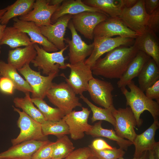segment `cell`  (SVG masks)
Here are the masks:
<instances>
[{
	"instance_id": "cell-1",
	"label": "cell",
	"mask_w": 159,
	"mask_h": 159,
	"mask_svg": "<svg viewBox=\"0 0 159 159\" xmlns=\"http://www.w3.org/2000/svg\"><path fill=\"white\" fill-rule=\"evenodd\" d=\"M139 51L134 44L115 48L96 61L91 67L92 74L110 79H120Z\"/></svg>"
},
{
	"instance_id": "cell-2",
	"label": "cell",
	"mask_w": 159,
	"mask_h": 159,
	"mask_svg": "<svg viewBox=\"0 0 159 159\" xmlns=\"http://www.w3.org/2000/svg\"><path fill=\"white\" fill-rule=\"evenodd\" d=\"M127 86L130 91L125 87L120 88V89L125 97L127 105L129 106L135 116L137 125L139 127L142 125L143 121L140 116L145 110L150 112L154 121H159V103L147 97L132 80Z\"/></svg>"
},
{
	"instance_id": "cell-3",
	"label": "cell",
	"mask_w": 159,
	"mask_h": 159,
	"mask_svg": "<svg viewBox=\"0 0 159 159\" xmlns=\"http://www.w3.org/2000/svg\"><path fill=\"white\" fill-rule=\"evenodd\" d=\"M76 95L67 83L62 82L59 84L53 83L46 96L50 102L65 115L76 107H82Z\"/></svg>"
},
{
	"instance_id": "cell-4",
	"label": "cell",
	"mask_w": 159,
	"mask_h": 159,
	"mask_svg": "<svg viewBox=\"0 0 159 159\" xmlns=\"http://www.w3.org/2000/svg\"><path fill=\"white\" fill-rule=\"evenodd\" d=\"M34 46L37 55L31 63L39 70H42L43 74L47 76L53 73H59V69L67 68L64 62L66 58L64 57L63 53L68 47V45L63 49L52 52L45 51L37 44H34Z\"/></svg>"
},
{
	"instance_id": "cell-5",
	"label": "cell",
	"mask_w": 159,
	"mask_h": 159,
	"mask_svg": "<svg viewBox=\"0 0 159 159\" xmlns=\"http://www.w3.org/2000/svg\"><path fill=\"white\" fill-rule=\"evenodd\" d=\"M12 107L14 111L19 115L17 124L20 129L18 135L11 140L12 145L30 140H48L47 136H44L42 133L41 124L33 119L23 111H20L19 109L14 106Z\"/></svg>"
},
{
	"instance_id": "cell-6",
	"label": "cell",
	"mask_w": 159,
	"mask_h": 159,
	"mask_svg": "<svg viewBox=\"0 0 159 159\" xmlns=\"http://www.w3.org/2000/svg\"><path fill=\"white\" fill-rule=\"evenodd\" d=\"M18 70L24 77L32 89L31 98L42 99L46 96L47 91L53 84V79L58 76L59 73L54 72L47 76H43L39 72L32 69L29 64Z\"/></svg>"
},
{
	"instance_id": "cell-7",
	"label": "cell",
	"mask_w": 159,
	"mask_h": 159,
	"mask_svg": "<svg viewBox=\"0 0 159 159\" xmlns=\"http://www.w3.org/2000/svg\"><path fill=\"white\" fill-rule=\"evenodd\" d=\"M149 16L145 9L144 0H138L132 7L123 8L118 17L127 28L141 34L147 28Z\"/></svg>"
},
{
	"instance_id": "cell-8",
	"label": "cell",
	"mask_w": 159,
	"mask_h": 159,
	"mask_svg": "<svg viewBox=\"0 0 159 159\" xmlns=\"http://www.w3.org/2000/svg\"><path fill=\"white\" fill-rule=\"evenodd\" d=\"M70 70L67 78L63 73L60 75L63 77L67 83L77 94L80 95L87 91L89 81L94 78L91 67L85 64L84 61L74 64H66Z\"/></svg>"
},
{
	"instance_id": "cell-9",
	"label": "cell",
	"mask_w": 159,
	"mask_h": 159,
	"mask_svg": "<svg viewBox=\"0 0 159 159\" xmlns=\"http://www.w3.org/2000/svg\"><path fill=\"white\" fill-rule=\"evenodd\" d=\"M94 47L89 57L85 60V64L91 67L104 54L122 46H130L134 43V39L118 36L115 38L94 36Z\"/></svg>"
},
{
	"instance_id": "cell-10",
	"label": "cell",
	"mask_w": 159,
	"mask_h": 159,
	"mask_svg": "<svg viewBox=\"0 0 159 159\" xmlns=\"http://www.w3.org/2000/svg\"><path fill=\"white\" fill-rule=\"evenodd\" d=\"M110 16L100 12L85 11L72 15L71 20L76 30L86 38L92 40L96 26Z\"/></svg>"
},
{
	"instance_id": "cell-11",
	"label": "cell",
	"mask_w": 159,
	"mask_h": 159,
	"mask_svg": "<svg viewBox=\"0 0 159 159\" xmlns=\"http://www.w3.org/2000/svg\"><path fill=\"white\" fill-rule=\"evenodd\" d=\"M112 114L116 120L115 130L117 135L133 142L137 135L134 128L137 125V123L130 108L127 107L117 110L114 107Z\"/></svg>"
},
{
	"instance_id": "cell-12",
	"label": "cell",
	"mask_w": 159,
	"mask_h": 159,
	"mask_svg": "<svg viewBox=\"0 0 159 159\" xmlns=\"http://www.w3.org/2000/svg\"><path fill=\"white\" fill-rule=\"evenodd\" d=\"M67 27L71 32L72 39L64 38L65 43L68 44L69 47L68 54L70 63L74 64L85 61V58L90 56L93 50V43L87 44L81 39L74 28L71 20L69 22Z\"/></svg>"
},
{
	"instance_id": "cell-13",
	"label": "cell",
	"mask_w": 159,
	"mask_h": 159,
	"mask_svg": "<svg viewBox=\"0 0 159 159\" xmlns=\"http://www.w3.org/2000/svg\"><path fill=\"white\" fill-rule=\"evenodd\" d=\"M90 112L88 108L82 107L81 111L73 110L63 117L62 119L68 126L69 134L72 139H81L84 137V132L90 130L92 125L88 122Z\"/></svg>"
},
{
	"instance_id": "cell-14",
	"label": "cell",
	"mask_w": 159,
	"mask_h": 159,
	"mask_svg": "<svg viewBox=\"0 0 159 159\" xmlns=\"http://www.w3.org/2000/svg\"><path fill=\"white\" fill-rule=\"evenodd\" d=\"M94 36L110 37L116 35L135 39L139 34L126 26L118 17H109L95 28Z\"/></svg>"
},
{
	"instance_id": "cell-15",
	"label": "cell",
	"mask_w": 159,
	"mask_h": 159,
	"mask_svg": "<svg viewBox=\"0 0 159 159\" xmlns=\"http://www.w3.org/2000/svg\"><path fill=\"white\" fill-rule=\"evenodd\" d=\"M59 6L49 5V0H37L35 1L32 10L19 19L33 22L39 27L48 26L52 24L51 17Z\"/></svg>"
},
{
	"instance_id": "cell-16",
	"label": "cell",
	"mask_w": 159,
	"mask_h": 159,
	"mask_svg": "<svg viewBox=\"0 0 159 159\" xmlns=\"http://www.w3.org/2000/svg\"><path fill=\"white\" fill-rule=\"evenodd\" d=\"M114 89L111 83L94 77L89 82L87 91L94 102L108 108L113 105L112 93Z\"/></svg>"
},
{
	"instance_id": "cell-17",
	"label": "cell",
	"mask_w": 159,
	"mask_h": 159,
	"mask_svg": "<svg viewBox=\"0 0 159 159\" xmlns=\"http://www.w3.org/2000/svg\"><path fill=\"white\" fill-rule=\"evenodd\" d=\"M72 16L71 14L64 15L52 24L39 27L43 35L60 50L66 46L64 36Z\"/></svg>"
},
{
	"instance_id": "cell-18",
	"label": "cell",
	"mask_w": 159,
	"mask_h": 159,
	"mask_svg": "<svg viewBox=\"0 0 159 159\" xmlns=\"http://www.w3.org/2000/svg\"><path fill=\"white\" fill-rule=\"evenodd\" d=\"M13 20V26L26 33L34 44L40 45L44 50L49 52H56L59 50L43 35L39 27L34 22L21 20L17 17L14 18Z\"/></svg>"
},
{
	"instance_id": "cell-19",
	"label": "cell",
	"mask_w": 159,
	"mask_h": 159,
	"mask_svg": "<svg viewBox=\"0 0 159 159\" xmlns=\"http://www.w3.org/2000/svg\"><path fill=\"white\" fill-rule=\"evenodd\" d=\"M49 142L30 140L22 142L0 153L1 159H31L34 154Z\"/></svg>"
},
{
	"instance_id": "cell-20",
	"label": "cell",
	"mask_w": 159,
	"mask_h": 159,
	"mask_svg": "<svg viewBox=\"0 0 159 159\" xmlns=\"http://www.w3.org/2000/svg\"><path fill=\"white\" fill-rule=\"evenodd\" d=\"M134 44L139 51L150 56L159 66V41L156 34L147 28L135 39Z\"/></svg>"
},
{
	"instance_id": "cell-21",
	"label": "cell",
	"mask_w": 159,
	"mask_h": 159,
	"mask_svg": "<svg viewBox=\"0 0 159 159\" xmlns=\"http://www.w3.org/2000/svg\"><path fill=\"white\" fill-rule=\"evenodd\" d=\"M159 121H154L152 125L142 133L137 135L133 141L135 150L134 158H139L145 151L152 150L156 142L155 136L159 128Z\"/></svg>"
},
{
	"instance_id": "cell-22",
	"label": "cell",
	"mask_w": 159,
	"mask_h": 159,
	"mask_svg": "<svg viewBox=\"0 0 159 159\" xmlns=\"http://www.w3.org/2000/svg\"><path fill=\"white\" fill-rule=\"evenodd\" d=\"M85 11L105 13L95 8L86 5L82 0H64L52 15L51 19L52 24L55 23L59 18L64 15H74Z\"/></svg>"
},
{
	"instance_id": "cell-23",
	"label": "cell",
	"mask_w": 159,
	"mask_h": 159,
	"mask_svg": "<svg viewBox=\"0 0 159 159\" xmlns=\"http://www.w3.org/2000/svg\"><path fill=\"white\" fill-rule=\"evenodd\" d=\"M151 57L143 52L139 51L117 83L119 88L125 87L132 79L138 77L146 63Z\"/></svg>"
},
{
	"instance_id": "cell-24",
	"label": "cell",
	"mask_w": 159,
	"mask_h": 159,
	"mask_svg": "<svg viewBox=\"0 0 159 159\" xmlns=\"http://www.w3.org/2000/svg\"><path fill=\"white\" fill-rule=\"evenodd\" d=\"M36 55L34 44L23 48L18 47L9 51L7 63L18 70L29 64Z\"/></svg>"
},
{
	"instance_id": "cell-25",
	"label": "cell",
	"mask_w": 159,
	"mask_h": 159,
	"mask_svg": "<svg viewBox=\"0 0 159 159\" xmlns=\"http://www.w3.org/2000/svg\"><path fill=\"white\" fill-rule=\"evenodd\" d=\"M34 44L26 33L13 26H6L1 42V45L6 44L12 49Z\"/></svg>"
},
{
	"instance_id": "cell-26",
	"label": "cell",
	"mask_w": 159,
	"mask_h": 159,
	"mask_svg": "<svg viewBox=\"0 0 159 159\" xmlns=\"http://www.w3.org/2000/svg\"><path fill=\"white\" fill-rule=\"evenodd\" d=\"M17 70L8 63L0 60V76L9 79L14 84L15 89L25 94L32 93L30 86L26 80L19 75Z\"/></svg>"
},
{
	"instance_id": "cell-27",
	"label": "cell",
	"mask_w": 159,
	"mask_h": 159,
	"mask_svg": "<svg viewBox=\"0 0 159 159\" xmlns=\"http://www.w3.org/2000/svg\"><path fill=\"white\" fill-rule=\"evenodd\" d=\"M138 77L139 87L144 92L159 80V66L151 58L145 64Z\"/></svg>"
},
{
	"instance_id": "cell-28",
	"label": "cell",
	"mask_w": 159,
	"mask_h": 159,
	"mask_svg": "<svg viewBox=\"0 0 159 159\" xmlns=\"http://www.w3.org/2000/svg\"><path fill=\"white\" fill-rule=\"evenodd\" d=\"M102 121L95 123L94 125H92L90 130L85 133L93 137H104L115 141L120 148L125 150H127L128 147L133 144V142L130 140L119 136L115 131L112 129H108L103 128L102 126Z\"/></svg>"
},
{
	"instance_id": "cell-29",
	"label": "cell",
	"mask_w": 159,
	"mask_h": 159,
	"mask_svg": "<svg viewBox=\"0 0 159 159\" xmlns=\"http://www.w3.org/2000/svg\"><path fill=\"white\" fill-rule=\"evenodd\" d=\"M34 0H17L6 7V11L1 18L2 24H6L10 20L27 14L32 9Z\"/></svg>"
},
{
	"instance_id": "cell-30",
	"label": "cell",
	"mask_w": 159,
	"mask_h": 159,
	"mask_svg": "<svg viewBox=\"0 0 159 159\" xmlns=\"http://www.w3.org/2000/svg\"><path fill=\"white\" fill-rule=\"evenodd\" d=\"M85 4L95 8L110 17H118L122 9L121 0H82Z\"/></svg>"
},
{
	"instance_id": "cell-31",
	"label": "cell",
	"mask_w": 159,
	"mask_h": 159,
	"mask_svg": "<svg viewBox=\"0 0 159 159\" xmlns=\"http://www.w3.org/2000/svg\"><path fill=\"white\" fill-rule=\"evenodd\" d=\"M25 95L24 97L14 98L13 101L15 106L22 109L23 111L38 122L41 124L43 123L46 120L41 112L34 106L29 93Z\"/></svg>"
},
{
	"instance_id": "cell-32",
	"label": "cell",
	"mask_w": 159,
	"mask_h": 159,
	"mask_svg": "<svg viewBox=\"0 0 159 159\" xmlns=\"http://www.w3.org/2000/svg\"><path fill=\"white\" fill-rule=\"evenodd\" d=\"M80 98L88 105L92 112V115L91 118L92 122L98 120H105L110 123L115 127L116 120L112 114L114 105L108 108H102L93 104L83 94L80 95Z\"/></svg>"
},
{
	"instance_id": "cell-33",
	"label": "cell",
	"mask_w": 159,
	"mask_h": 159,
	"mask_svg": "<svg viewBox=\"0 0 159 159\" xmlns=\"http://www.w3.org/2000/svg\"><path fill=\"white\" fill-rule=\"evenodd\" d=\"M41 126L43 134L45 136L53 135L58 138L69 134L68 126L62 119L57 121H46L41 124Z\"/></svg>"
},
{
	"instance_id": "cell-34",
	"label": "cell",
	"mask_w": 159,
	"mask_h": 159,
	"mask_svg": "<svg viewBox=\"0 0 159 159\" xmlns=\"http://www.w3.org/2000/svg\"><path fill=\"white\" fill-rule=\"evenodd\" d=\"M75 148L73 143L67 135L58 138L55 142L52 158L64 159L69 155Z\"/></svg>"
},
{
	"instance_id": "cell-35",
	"label": "cell",
	"mask_w": 159,
	"mask_h": 159,
	"mask_svg": "<svg viewBox=\"0 0 159 159\" xmlns=\"http://www.w3.org/2000/svg\"><path fill=\"white\" fill-rule=\"evenodd\" d=\"M31 100L43 114L46 121H59L65 115L60 110L57 108L50 107L44 99L31 98Z\"/></svg>"
},
{
	"instance_id": "cell-36",
	"label": "cell",
	"mask_w": 159,
	"mask_h": 159,
	"mask_svg": "<svg viewBox=\"0 0 159 159\" xmlns=\"http://www.w3.org/2000/svg\"><path fill=\"white\" fill-rule=\"evenodd\" d=\"M94 156L99 159H119L123 157L125 152L120 148H113L112 149L96 150L90 148Z\"/></svg>"
},
{
	"instance_id": "cell-37",
	"label": "cell",
	"mask_w": 159,
	"mask_h": 159,
	"mask_svg": "<svg viewBox=\"0 0 159 159\" xmlns=\"http://www.w3.org/2000/svg\"><path fill=\"white\" fill-rule=\"evenodd\" d=\"M55 142L49 141L38 150L33 155L31 159H50L52 158Z\"/></svg>"
},
{
	"instance_id": "cell-38",
	"label": "cell",
	"mask_w": 159,
	"mask_h": 159,
	"mask_svg": "<svg viewBox=\"0 0 159 159\" xmlns=\"http://www.w3.org/2000/svg\"><path fill=\"white\" fill-rule=\"evenodd\" d=\"M92 155L91 149L89 147H84L74 150L64 159H87Z\"/></svg>"
},
{
	"instance_id": "cell-39",
	"label": "cell",
	"mask_w": 159,
	"mask_h": 159,
	"mask_svg": "<svg viewBox=\"0 0 159 159\" xmlns=\"http://www.w3.org/2000/svg\"><path fill=\"white\" fill-rule=\"evenodd\" d=\"M147 28L155 34L159 30V7L149 15Z\"/></svg>"
},
{
	"instance_id": "cell-40",
	"label": "cell",
	"mask_w": 159,
	"mask_h": 159,
	"mask_svg": "<svg viewBox=\"0 0 159 159\" xmlns=\"http://www.w3.org/2000/svg\"><path fill=\"white\" fill-rule=\"evenodd\" d=\"M15 89L14 84L8 78L3 77H0V90L6 94H12Z\"/></svg>"
},
{
	"instance_id": "cell-41",
	"label": "cell",
	"mask_w": 159,
	"mask_h": 159,
	"mask_svg": "<svg viewBox=\"0 0 159 159\" xmlns=\"http://www.w3.org/2000/svg\"><path fill=\"white\" fill-rule=\"evenodd\" d=\"M146 96L149 99H155L159 103V80L145 91Z\"/></svg>"
},
{
	"instance_id": "cell-42",
	"label": "cell",
	"mask_w": 159,
	"mask_h": 159,
	"mask_svg": "<svg viewBox=\"0 0 159 159\" xmlns=\"http://www.w3.org/2000/svg\"><path fill=\"white\" fill-rule=\"evenodd\" d=\"M89 147L98 150L105 149H112L113 148L104 140L101 138H97L94 140Z\"/></svg>"
},
{
	"instance_id": "cell-43",
	"label": "cell",
	"mask_w": 159,
	"mask_h": 159,
	"mask_svg": "<svg viewBox=\"0 0 159 159\" xmlns=\"http://www.w3.org/2000/svg\"><path fill=\"white\" fill-rule=\"evenodd\" d=\"M144 2L145 11L149 15L159 7V0H144Z\"/></svg>"
},
{
	"instance_id": "cell-44",
	"label": "cell",
	"mask_w": 159,
	"mask_h": 159,
	"mask_svg": "<svg viewBox=\"0 0 159 159\" xmlns=\"http://www.w3.org/2000/svg\"><path fill=\"white\" fill-rule=\"evenodd\" d=\"M138 0H121L123 8H130L133 6L137 2Z\"/></svg>"
},
{
	"instance_id": "cell-45",
	"label": "cell",
	"mask_w": 159,
	"mask_h": 159,
	"mask_svg": "<svg viewBox=\"0 0 159 159\" xmlns=\"http://www.w3.org/2000/svg\"><path fill=\"white\" fill-rule=\"evenodd\" d=\"M155 159H159V142H156L153 150Z\"/></svg>"
},
{
	"instance_id": "cell-46",
	"label": "cell",
	"mask_w": 159,
	"mask_h": 159,
	"mask_svg": "<svg viewBox=\"0 0 159 159\" xmlns=\"http://www.w3.org/2000/svg\"><path fill=\"white\" fill-rule=\"evenodd\" d=\"M6 25L2 24L1 23L0 20V54L1 53V47L0 46L1 45V42L4 30L6 27Z\"/></svg>"
},
{
	"instance_id": "cell-47",
	"label": "cell",
	"mask_w": 159,
	"mask_h": 159,
	"mask_svg": "<svg viewBox=\"0 0 159 159\" xmlns=\"http://www.w3.org/2000/svg\"><path fill=\"white\" fill-rule=\"evenodd\" d=\"M64 0H49V4L52 6H60Z\"/></svg>"
},
{
	"instance_id": "cell-48",
	"label": "cell",
	"mask_w": 159,
	"mask_h": 159,
	"mask_svg": "<svg viewBox=\"0 0 159 159\" xmlns=\"http://www.w3.org/2000/svg\"><path fill=\"white\" fill-rule=\"evenodd\" d=\"M148 151L145 152L139 158H134L132 159H148ZM119 159H125L123 157L120 158Z\"/></svg>"
},
{
	"instance_id": "cell-49",
	"label": "cell",
	"mask_w": 159,
	"mask_h": 159,
	"mask_svg": "<svg viewBox=\"0 0 159 159\" xmlns=\"http://www.w3.org/2000/svg\"><path fill=\"white\" fill-rule=\"evenodd\" d=\"M148 159H155L152 150L148 151Z\"/></svg>"
},
{
	"instance_id": "cell-50",
	"label": "cell",
	"mask_w": 159,
	"mask_h": 159,
	"mask_svg": "<svg viewBox=\"0 0 159 159\" xmlns=\"http://www.w3.org/2000/svg\"><path fill=\"white\" fill-rule=\"evenodd\" d=\"M6 11V7L4 9H0V19Z\"/></svg>"
},
{
	"instance_id": "cell-51",
	"label": "cell",
	"mask_w": 159,
	"mask_h": 159,
	"mask_svg": "<svg viewBox=\"0 0 159 159\" xmlns=\"http://www.w3.org/2000/svg\"><path fill=\"white\" fill-rule=\"evenodd\" d=\"M87 159H99L96 157H95V156H94L93 155H92L90 157H89Z\"/></svg>"
},
{
	"instance_id": "cell-52",
	"label": "cell",
	"mask_w": 159,
	"mask_h": 159,
	"mask_svg": "<svg viewBox=\"0 0 159 159\" xmlns=\"http://www.w3.org/2000/svg\"><path fill=\"white\" fill-rule=\"evenodd\" d=\"M52 159V158H51V159Z\"/></svg>"
},
{
	"instance_id": "cell-53",
	"label": "cell",
	"mask_w": 159,
	"mask_h": 159,
	"mask_svg": "<svg viewBox=\"0 0 159 159\" xmlns=\"http://www.w3.org/2000/svg\"><path fill=\"white\" fill-rule=\"evenodd\" d=\"M0 159H1L0 158Z\"/></svg>"
}]
</instances>
